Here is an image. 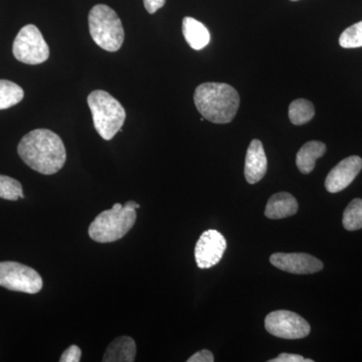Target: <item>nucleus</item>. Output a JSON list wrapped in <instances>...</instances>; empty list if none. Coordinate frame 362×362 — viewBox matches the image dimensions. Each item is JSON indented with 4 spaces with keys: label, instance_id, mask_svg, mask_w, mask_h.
I'll list each match as a JSON object with an SVG mask.
<instances>
[{
    "label": "nucleus",
    "instance_id": "b1692460",
    "mask_svg": "<svg viewBox=\"0 0 362 362\" xmlns=\"http://www.w3.org/2000/svg\"><path fill=\"white\" fill-rule=\"evenodd\" d=\"M214 361V354L206 349L197 352L190 358L187 359V362H213Z\"/></svg>",
    "mask_w": 362,
    "mask_h": 362
},
{
    "label": "nucleus",
    "instance_id": "f03ea898",
    "mask_svg": "<svg viewBox=\"0 0 362 362\" xmlns=\"http://www.w3.org/2000/svg\"><path fill=\"white\" fill-rule=\"evenodd\" d=\"M194 104L209 122H232L240 107V95L235 88L223 83H204L195 89Z\"/></svg>",
    "mask_w": 362,
    "mask_h": 362
},
{
    "label": "nucleus",
    "instance_id": "a878e982",
    "mask_svg": "<svg viewBox=\"0 0 362 362\" xmlns=\"http://www.w3.org/2000/svg\"><path fill=\"white\" fill-rule=\"evenodd\" d=\"M291 1H298V0H291Z\"/></svg>",
    "mask_w": 362,
    "mask_h": 362
},
{
    "label": "nucleus",
    "instance_id": "ddd939ff",
    "mask_svg": "<svg viewBox=\"0 0 362 362\" xmlns=\"http://www.w3.org/2000/svg\"><path fill=\"white\" fill-rule=\"evenodd\" d=\"M299 206L296 199L288 192H279L270 197L267 204L265 216L271 220H280L294 216Z\"/></svg>",
    "mask_w": 362,
    "mask_h": 362
},
{
    "label": "nucleus",
    "instance_id": "a211bd4d",
    "mask_svg": "<svg viewBox=\"0 0 362 362\" xmlns=\"http://www.w3.org/2000/svg\"><path fill=\"white\" fill-rule=\"evenodd\" d=\"M315 115L313 104L308 100L297 99L289 106V118L294 125L301 126L308 123Z\"/></svg>",
    "mask_w": 362,
    "mask_h": 362
},
{
    "label": "nucleus",
    "instance_id": "aec40b11",
    "mask_svg": "<svg viewBox=\"0 0 362 362\" xmlns=\"http://www.w3.org/2000/svg\"><path fill=\"white\" fill-rule=\"evenodd\" d=\"M23 185L20 181L6 175H0V199L18 201L23 199Z\"/></svg>",
    "mask_w": 362,
    "mask_h": 362
},
{
    "label": "nucleus",
    "instance_id": "9b49d317",
    "mask_svg": "<svg viewBox=\"0 0 362 362\" xmlns=\"http://www.w3.org/2000/svg\"><path fill=\"white\" fill-rule=\"evenodd\" d=\"M362 169V159L359 156H349L343 159L328 173L325 187L331 194H337L352 182Z\"/></svg>",
    "mask_w": 362,
    "mask_h": 362
},
{
    "label": "nucleus",
    "instance_id": "2eb2a0df",
    "mask_svg": "<svg viewBox=\"0 0 362 362\" xmlns=\"http://www.w3.org/2000/svg\"><path fill=\"white\" fill-rule=\"evenodd\" d=\"M136 357V343L129 337H117L107 347L105 362H133Z\"/></svg>",
    "mask_w": 362,
    "mask_h": 362
},
{
    "label": "nucleus",
    "instance_id": "0eeeda50",
    "mask_svg": "<svg viewBox=\"0 0 362 362\" xmlns=\"http://www.w3.org/2000/svg\"><path fill=\"white\" fill-rule=\"evenodd\" d=\"M42 279L30 267L16 262H0V287L11 291L37 294L42 289Z\"/></svg>",
    "mask_w": 362,
    "mask_h": 362
},
{
    "label": "nucleus",
    "instance_id": "dca6fc26",
    "mask_svg": "<svg viewBox=\"0 0 362 362\" xmlns=\"http://www.w3.org/2000/svg\"><path fill=\"white\" fill-rule=\"evenodd\" d=\"M326 152V145L320 141L307 142L298 151L297 168L303 175H309L315 168L316 160Z\"/></svg>",
    "mask_w": 362,
    "mask_h": 362
},
{
    "label": "nucleus",
    "instance_id": "393cba45",
    "mask_svg": "<svg viewBox=\"0 0 362 362\" xmlns=\"http://www.w3.org/2000/svg\"><path fill=\"white\" fill-rule=\"evenodd\" d=\"M144 2L145 8L149 13H156L158 9L164 6L166 0H143Z\"/></svg>",
    "mask_w": 362,
    "mask_h": 362
},
{
    "label": "nucleus",
    "instance_id": "20e7f679",
    "mask_svg": "<svg viewBox=\"0 0 362 362\" xmlns=\"http://www.w3.org/2000/svg\"><path fill=\"white\" fill-rule=\"evenodd\" d=\"M95 129L104 140L113 139L122 128L126 111L122 105L108 92L95 90L87 98Z\"/></svg>",
    "mask_w": 362,
    "mask_h": 362
},
{
    "label": "nucleus",
    "instance_id": "6ab92c4d",
    "mask_svg": "<svg viewBox=\"0 0 362 362\" xmlns=\"http://www.w3.org/2000/svg\"><path fill=\"white\" fill-rule=\"evenodd\" d=\"M343 226L347 230H357L362 228V199H354L343 214Z\"/></svg>",
    "mask_w": 362,
    "mask_h": 362
},
{
    "label": "nucleus",
    "instance_id": "f8f14e48",
    "mask_svg": "<svg viewBox=\"0 0 362 362\" xmlns=\"http://www.w3.org/2000/svg\"><path fill=\"white\" fill-rule=\"evenodd\" d=\"M268 168V160L263 144L258 139H254L247 150L245 162V177L250 185L258 183L263 180Z\"/></svg>",
    "mask_w": 362,
    "mask_h": 362
},
{
    "label": "nucleus",
    "instance_id": "7ed1b4c3",
    "mask_svg": "<svg viewBox=\"0 0 362 362\" xmlns=\"http://www.w3.org/2000/svg\"><path fill=\"white\" fill-rule=\"evenodd\" d=\"M140 206L136 202L125 204H115L111 209L102 211L89 226L90 239L100 244H108L125 237L137 220L136 209Z\"/></svg>",
    "mask_w": 362,
    "mask_h": 362
},
{
    "label": "nucleus",
    "instance_id": "f257e3e1",
    "mask_svg": "<svg viewBox=\"0 0 362 362\" xmlns=\"http://www.w3.org/2000/svg\"><path fill=\"white\" fill-rule=\"evenodd\" d=\"M18 153L28 168L45 175L59 173L66 160L63 140L49 129L33 130L23 136Z\"/></svg>",
    "mask_w": 362,
    "mask_h": 362
},
{
    "label": "nucleus",
    "instance_id": "4be33fe9",
    "mask_svg": "<svg viewBox=\"0 0 362 362\" xmlns=\"http://www.w3.org/2000/svg\"><path fill=\"white\" fill-rule=\"evenodd\" d=\"M82 356V350L77 345H71L62 354L59 361L61 362H78Z\"/></svg>",
    "mask_w": 362,
    "mask_h": 362
},
{
    "label": "nucleus",
    "instance_id": "6e6552de",
    "mask_svg": "<svg viewBox=\"0 0 362 362\" xmlns=\"http://www.w3.org/2000/svg\"><path fill=\"white\" fill-rule=\"evenodd\" d=\"M265 327L270 334L283 339H301L310 333V325L297 313L279 310L269 314L265 319Z\"/></svg>",
    "mask_w": 362,
    "mask_h": 362
},
{
    "label": "nucleus",
    "instance_id": "5701e85b",
    "mask_svg": "<svg viewBox=\"0 0 362 362\" xmlns=\"http://www.w3.org/2000/svg\"><path fill=\"white\" fill-rule=\"evenodd\" d=\"M269 362H313L312 359L304 358L298 354H282L276 358L271 359Z\"/></svg>",
    "mask_w": 362,
    "mask_h": 362
},
{
    "label": "nucleus",
    "instance_id": "1a4fd4ad",
    "mask_svg": "<svg viewBox=\"0 0 362 362\" xmlns=\"http://www.w3.org/2000/svg\"><path fill=\"white\" fill-rule=\"evenodd\" d=\"M226 250V238L216 230L202 233L195 245L194 257L199 269L213 268L220 263Z\"/></svg>",
    "mask_w": 362,
    "mask_h": 362
},
{
    "label": "nucleus",
    "instance_id": "9d476101",
    "mask_svg": "<svg viewBox=\"0 0 362 362\" xmlns=\"http://www.w3.org/2000/svg\"><path fill=\"white\" fill-rule=\"evenodd\" d=\"M270 262L276 268L296 275H308L323 269L320 259L304 252H276L272 255Z\"/></svg>",
    "mask_w": 362,
    "mask_h": 362
},
{
    "label": "nucleus",
    "instance_id": "423d86ee",
    "mask_svg": "<svg viewBox=\"0 0 362 362\" xmlns=\"http://www.w3.org/2000/svg\"><path fill=\"white\" fill-rule=\"evenodd\" d=\"M13 56L26 65H40L47 61L49 47L39 28L33 25L23 26L13 45Z\"/></svg>",
    "mask_w": 362,
    "mask_h": 362
},
{
    "label": "nucleus",
    "instance_id": "412c9836",
    "mask_svg": "<svg viewBox=\"0 0 362 362\" xmlns=\"http://www.w3.org/2000/svg\"><path fill=\"white\" fill-rule=\"evenodd\" d=\"M339 45L344 49H356L362 47V21L354 23L341 33Z\"/></svg>",
    "mask_w": 362,
    "mask_h": 362
},
{
    "label": "nucleus",
    "instance_id": "f3484780",
    "mask_svg": "<svg viewBox=\"0 0 362 362\" xmlns=\"http://www.w3.org/2000/svg\"><path fill=\"white\" fill-rule=\"evenodd\" d=\"M25 92L16 83L0 80V110L9 109L23 101Z\"/></svg>",
    "mask_w": 362,
    "mask_h": 362
},
{
    "label": "nucleus",
    "instance_id": "39448f33",
    "mask_svg": "<svg viewBox=\"0 0 362 362\" xmlns=\"http://www.w3.org/2000/svg\"><path fill=\"white\" fill-rule=\"evenodd\" d=\"M89 30L93 40L104 51L115 52L122 47L125 37L122 21L111 7L97 4L90 9Z\"/></svg>",
    "mask_w": 362,
    "mask_h": 362
},
{
    "label": "nucleus",
    "instance_id": "4468645a",
    "mask_svg": "<svg viewBox=\"0 0 362 362\" xmlns=\"http://www.w3.org/2000/svg\"><path fill=\"white\" fill-rule=\"evenodd\" d=\"M182 33L188 45L195 51H201L211 42V33L206 26L189 16L183 18Z\"/></svg>",
    "mask_w": 362,
    "mask_h": 362
}]
</instances>
